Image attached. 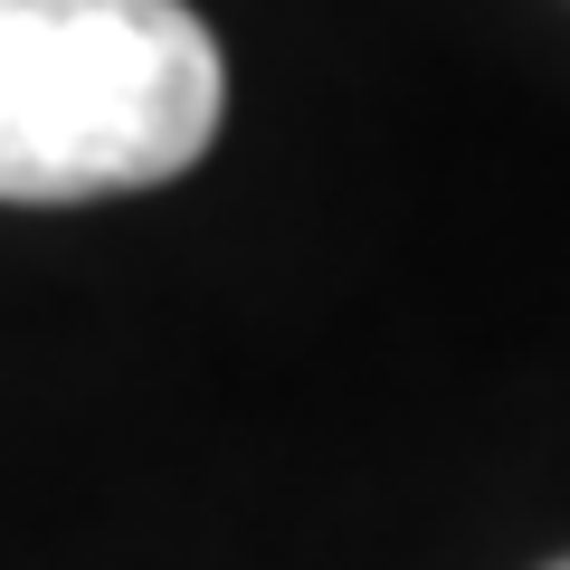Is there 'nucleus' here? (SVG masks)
I'll list each match as a JSON object with an SVG mask.
<instances>
[{"mask_svg":"<svg viewBox=\"0 0 570 570\" xmlns=\"http://www.w3.org/2000/svg\"><path fill=\"white\" fill-rule=\"evenodd\" d=\"M219 96V39L181 0H0V200L171 181L209 153Z\"/></svg>","mask_w":570,"mask_h":570,"instance_id":"1","label":"nucleus"},{"mask_svg":"<svg viewBox=\"0 0 570 570\" xmlns=\"http://www.w3.org/2000/svg\"><path fill=\"white\" fill-rule=\"evenodd\" d=\"M551 570H570V561H551Z\"/></svg>","mask_w":570,"mask_h":570,"instance_id":"2","label":"nucleus"}]
</instances>
